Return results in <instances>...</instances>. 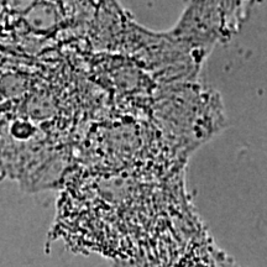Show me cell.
Masks as SVG:
<instances>
[{
	"label": "cell",
	"mask_w": 267,
	"mask_h": 267,
	"mask_svg": "<svg viewBox=\"0 0 267 267\" xmlns=\"http://www.w3.org/2000/svg\"><path fill=\"white\" fill-rule=\"evenodd\" d=\"M240 9L241 3H191L177 26V32L197 46H213L217 41L229 39L236 30Z\"/></svg>",
	"instance_id": "1"
}]
</instances>
